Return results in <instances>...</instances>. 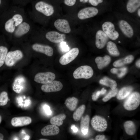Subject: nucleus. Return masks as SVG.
<instances>
[{
    "instance_id": "nucleus-28",
    "label": "nucleus",
    "mask_w": 140,
    "mask_h": 140,
    "mask_svg": "<svg viewBox=\"0 0 140 140\" xmlns=\"http://www.w3.org/2000/svg\"><path fill=\"white\" fill-rule=\"evenodd\" d=\"M66 117V115L64 114H61L52 117L50 120V123L51 124L59 127L63 123V120Z\"/></svg>"
},
{
    "instance_id": "nucleus-19",
    "label": "nucleus",
    "mask_w": 140,
    "mask_h": 140,
    "mask_svg": "<svg viewBox=\"0 0 140 140\" xmlns=\"http://www.w3.org/2000/svg\"><path fill=\"white\" fill-rule=\"evenodd\" d=\"M32 122L31 118L28 116L13 117L11 121L12 125L14 127H22L28 125Z\"/></svg>"
},
{
    "instance_id": "nucleus-34",
    "label": "nucleus",
    "mask_w": 140,
    "mask_h": 140,
    "mask_svg": "<svg viewBox=\"0 0 140 140\" xmlns=\"http://www.w3.org/2000/svg\"><path fill=\"white\" fill-rule=\"evenodd\" d=\"M118 92V90L117 88H115L113 90H111L109 93L102 99L103 102H106L111 98L115 96L117 94Z\"/></svg>"
},
{
    "instance_id": "nucleus-11",
    "label": "nucleus",
    "mask_w": 140,
    "mask_h": 140,
    "mask_svg": "<svg viewBox=\"0 0 140 140\" xmlns=\"http://www.w3.org/2000/svg\"><path fill=\"white\" fill-rule=\"evenodd\" d=\"M99 11L97 8L94 7H88L80 10L78 14V18L83 20L94 17L98 13Z\"/></svg>"
},
{
    "instance_id": "nucleus-16",
    "label": "nucleus",
    "mask_w": 140,
    "mask_h": 140,
    "mask_svg": "<svg viewBox=\"0 0 140 140\" xmlns=\"http://www.w3.org/2000/svg\"><path fill=\"white\" fill-rule=\"evenodd\" d=\"M118 24L120 29L125 36L131 38L133 36V29L127 22L125 20H121L119 21Z\"/></svg>"
},
{
    "instance_id": "nucleus-50",
    "label": "nucleus",
    "mask_w": 140,
    "mask_h": 140,
    "mask_svg": "<svg viewBox=\"0 0 140 140\" xmlns=\"http://www.w3.org/2000/svg\"><path fill=\"white\" fill-rule=\"evenodd\" d=\"M1 116H0V124L1 123Z\"/></svg>"
},
{
    "instance_id": "nucleus-27",
    "label": "nucleus",
    "mask_w": 140,
    "mask_h": 140,
    "mask_svg": "<svg viewBox=\"0 0 140 140\" xmlns=\"http://www.w3.org/2000/svg\"><path fill=\"white\" fill-rule=\"evenodd\" d=\"M133 88L130 86L123 88L118 92L117 99L119 100L124 99L130 94Z\"/></svg>"
},
{
    "instance_id": "nucleus-47",
    "label": "nucleus",
    "mask_w": 140,
    "mask_h": 140,
    "mask_svg": "<svg viewBox=\"0 0 140 140\" xmlns=\"http://www.w3.org/2000/svg\"><path fill=\"white\" fill-rule=\"evenodd\" d=\"M88 0H79L80 2L83 3H86L88 1Z\"/></svg>"
},
{
    "instance_id": "nucleus-25",
    "label": "nucleus",
    "mask_w": 140,
    "mask_h": 140,
    "mask_svg": "<svg viewBox=\"0 0 140 140\" xmlns=\"http://www.w3.org/2000/svg\"><path fill=\"white\" fill-rule=\"evenodd\" d=\"M134 57L132 55H129L124 58L118 60L113 64V65L116 67H120L126 64L131 63L134 60Z\"/></svg>"
},
{
    "instance_id": "nucleus-13",
    "label": "nucleus",
    "mask_w": 140,
    "mask_h": 140,
    "mask_svg": "<svg viewBox=\"0 0 140 140\" xmlns=\"http://www.w3.org/2000/svg\"><path fill=\"white\" fill-rule=\"evenodd\" d=\"M31 47L34 51L44 54L48 57H51L53 54V48L47 45L35 43L31 45Z\"/></svg>"
},
{
    "instance_id": "nucleus-22",
    "label": "nucleus",
    "mask_w": 140,
    "mask_h": 140,
    "mask_svg": "<svg viewBox=\"0 0 140 140\" xmlns=\"http://www.w3.org/2000/svg\"><path fill=\"white\" fill-rule=\"evenodd\" d=\"M140 0H128L126 8L127 11L130 13H133L140 7Z\"/></svg>"
},
{
    "instance_id": "nucleus-29",
    "label": "nucleus",
    "mask_w": 140,
    "mask_h": 140,
    "mask_svg": "<svg viewBox=\"0 0 140 140\" xmlns=\"http://www.w3.org/2000/svg\"><path fill=\"white\" fill-rule=\"evenodd\" d=\"M107 48L109 53L113 56H117L120 54L116 45L112 41H110L107 42Z\"/></svg>"
},
{
    "instance_id": "nucleus-31",
    "label": "nucleus",
    "mask_w": 140,
    "mask_h": 140,
    "mask_svg": "<svg viewBox=\"0 0 140 140\" xmlns=\"http://www.w3.org/2000/svg\"><path fill=\"white\" fill-rule=\"evenodd\" d=\"M85 109V106L82 104L77 108L74 112L73 115V118L75 121L80 120L84 113Z\"/></svg>"
},
{
    "instance_id": "nucleus-40",
    "label": "nucleus",
    "mask_w": 140,
    "mask_h": 140,
    "mask_svg": "<svg viewBox=\"0 0 140 140\" xmlns=\"http://www.w3.org/2000/svg\"><path fill=\"white\" fill-rule=\"evenodd\" d=\"M89 3L92 5L96 6L103 2V0H89Z\"/></svg>"
},
{
    "instance_id": "nucleus-7",
    "label": "nucleus",
    "mask_w": 140,
    "mask_h": 140,
    "mask_svg": "<svg viewBox=\"0 0 140 140\" xmlns=\"http://www.w3.org/2000/svg\"><path fill=\"white\" fill-rule=\"evenodd\" d=\"M102 29L108 37L111 40H115L118 38L119 33L115 30L114 25L111 22H104L102 25Z\"/></svg>"
},
{
    "instance_id": "nucleus-44",
    "label": "nucleus",
    "mask_w": 140,
    "mask_h": 140,
    "mask_svg": "<svg viewBox=\"0 0 140 140\" xmlns=\"http://www.w3.org/2000/svg\"><path fill=\"white\" fill-rule=\"evenodd\" d=\"M106 89H105L104 88H102L101 90V95H103L105 94L106 92Z\"/></svg>"
},
{
    "instance_id": "nucleus-14",
    "label": "nucleus",
    "mask_w": 140,
    "mask_h": 140,
    "mask_svg": "<svg viewBox=\"0 0 140 140\" xmlns=\"http://www.w3.org/2000/svg\"><path fill=\"white\" fill-rule=\"evenodd\" d=\"M45 36L46 38L50 41L56 43H59L63 41L66 38L65 34H60L54 31L47 32Z\"/></svg>"
},
{
    "instance_id": "nucleus-5",
    "label": "nucleus",
    "mask_w": 140,
    "mask_h": 140,
    "mask_svg": "<svg viewBox=\"0 0 140 140\" xmlns=\"http://www.w3.org/2000/svg\"><path fill=\"white\" fill-rule=\"evenodd\" d=\"M140 103V95L137 92L133 93L125 101L123 106L124 108L129 111L135 110Z\"/></svg>"
},
{
    "instance_id": "nucleus-36",
    "label": "nucleus",
    "mask_w": 140,
    "mask_h": 140,
    "mask_svg": "<svg viewBox=\"0 0 140 140\" xmlns=\"http://www.w3.org/2000/svg\"><path fill=\"white\" fill-rule=\"evenodd\" d=\"M3 0H0V18L3 14L9 8L4 5Z\"/></svg>"
},
{
    "instance_id": "nucleus-33",
    "label": "nucleus",
    "mask_w": 140,
    "mask_h": 140,
    "mask_svg": "<svg viewBox=\"0 0 140 140\" xmlns=\"http://www.w3.org/2000/svg\"><path fill=\"white\" fill-rule=\"evenodd\" d=\"M18 81L17 79L15 80L13 85V90L17 93H19L21 91L22 89L23 88L24 82L23 81Z\"/></svg>"
},
{
    "instance_id": "nucleus-32",
    "label": "nucleus",
    "mask_w": 140,
    "mask_h": 140,
    "mask_svg": "<svg viewBox=\"0 0 140 140\" xmlns=\"http://www.w3.org/2000/svg\"><path fill=\"white\" fill-rule=\"evenodd\" d=\"M127 68L123 67L119 69L113 68L110 70L111 72L113 74H116L119 78H121L123 76L127 73Z\"/></svg>"
},
{
    "instance_id": "nucleus-9",
    "label": "nucleus",
    "mask_w": 140,
    "mask_h": 140,
    "mask_svg": "<svg viewBox=\"0 0 140 140\" xmlns=\"http://www.w3.org/2000/svg\"><path fill=\"white\" fill-rule=\"evenodd\" d=\"M55 77V74L51 72H40L35 75L34 80L38 83L47 84L54 80Z\"/></svg>"
},
{
    "instance_id": "nucleus-39",
    "label": "nucleus",
    "mask_w": 140,
    "mask_h": 140,
    "mask_svg": "<svg viewBox=\"0 0 140 140\" xmlns=\"http://www.w3.org/2000/svg\"><path fill=\"white\" fill-rule=\"evenodd\" d=\"M100 95H101V90H98L94 93L92 96L93 100V101H96Z\"/></svg>"
},
{
    "instance_id": "nucleus-12",
    "label": "nucleus",
    "mask_w": 140,
    "mask_h": 140,
    "mask_svg": "<svg viewBox=\"0 0 140 140\" xmlns=\"http://www.w3.org/2000/svg\"><path fill=\"white\" fill-rule=\"evenodd\" d=\"M63 87V85L60 81L53 80L50 83L43 85L41 89L43 92L46 93L57 92L60 90Z\"/></svg>"
},
{
    "instance_id": "nucleus-2",
    "label": "nucleus",
    "mask_w": 140,
    "mask_h": 140,
    "mask_svg": "<svg viewBox=\"0 0 140 140\" xmlns=\"http://www.w3.org/2000/svg\"><path fill=\"white\" fill-rule=\"evenodd\" d=\"M36 30L34 23L28 17L16 29L11 38L22 39L32 35Z\"/></svg>"
},
{
    "instance_id": "nucleus-24",
    "label": "nucleus",
    "mask_w": 140,
    "mask_h": 140,
    "mask_svg": "<svg viewBox=\"0 0 140 140\" xmlns=\"http://www.w3.org/2000/svg\"><path fill=\"white\" fill-rule=\"evenodd\" d=\"M78 102L77 98L74 97H69L65 101L64 104L70 111H74L76 109Z\"/></svg>"
},
{
    "instance_id": "nucleus-21",
    "label": "nucleus",
    "mask_w": 140,
    "mask_h": 140,
    "mask_svg": "<svg viewBox=\"0 0 140 140\" xmlns=\"http://www.w3.org/2000/svg\"><path fill=\"white\" fill-rule=\"evenodd\" d=\"M111 58L108 55H106L103 57H98L96 58L95 61L98 68L101 69L107 66L110 62Z\"/></svg>"
},
{
    "instance_id": "nucleus-43",
    "label": "nucleus",
    "mask_w": 140,
    "mask_h": 140,
    "mask_svg": "<svg viewBox=\"0 0 140 140\" xmlns=\"http://www.w3.org/2000/svg\"><path fill=\"white\" fill-rule=\"evenodd\" d=\"M71 128L73 130V131L74 132H76L78 131V128L76 127L74 124L72 125Z\"/></svg>"
},
{
    "instance_id": "nucleus-51",
    "label": "nucleus",
    "mask_w": 140,
    "mask_h": 140,
    "mask_svg": "<svg viewBox=\"0 0 140 140\" xmlns=\"http://www.w3.org/2000/svg\"></svg>"
},
{
    "instance_id": "nucleus-17",
    "label": "nucleus",
    "mask_w": 140,
    "mask_h": 140,
    "mask_svg": "<svg viewBox=\"0 0 140 140\" xmlns=\"http://www.w3.org/2000/svg\"><path fill=\"white\" fill-rule=\"evenodd\" d=\"M5 36L3 34H0V68L5 63L6 57L8 49L5 43Z\"/></svg>"
},
{
    "instance_id": "nucleus-42",
    "label": "nucleus",
    "mask_w": 140,
    "mask_h": 140,
    "mask_svg": "<svg viewBox=\"0 0 140 140\" xmlns=\"http://www.w3.org/2000/svg\"><path fill=\"white\" fill-rule=\"evenodd\" d=\"M105 138V136L104 135H98L96 136L95 139L96 140H103Z\"/></svg>"
},
{
    "instance_id": "nucleus-15",
    "label": "nucleus",
    "mask_w": 140,
    "mask_h": 140,
    "mask_svg": "<svg viewBox=\"0 0 140 140\" xmlns=\"http://www.w3.org/2000/svg\"><path fill=\"white\" fill-rule=\"evenodd\" d=\"M108 38L102 30H99L97 31L95 35V44L96 47L100 49L103 48L107 42Z\"/></svg>"
},
{
    "instance_id": "nucleus-35",
    "label": "nucleus",
    "mask_w": 140,
    "mask_h": 140,
    "mask_svg": "<svg viewBox=\"0 0 140 140\" xmlns=\"http://www.w3.org/2000/svg\"><path fill=\"white\" fill-rule=\"evenodd\" d=\"M8 99L7 93L5 91L2 92L0 94V106H4L6 105Z\"/></svg>"
},
{
    "instance_id": "nucleus-4",
    "label": "nucleus",
    "mask_w": 140,
    "mask_h": 140,
    "mask_svg": "<svg viewBox=\"0 0 140 140\" xmlns=\"http://www.w3.org/2000/svg\"><path fill=\"white\" fill-rule=\"evenodd\" d=\"M92 68L88 65L82 66L77 68L74 72L73 76L75 79H88L93 74Z\"/></svg>"
},
{
    "instance_id": "nucleus-48",
    "label": "nucleus",
    "mask_w": 140,
    "mask_h": 140,
    "mask_svg": "<svg viewBox=\"0 0 140 140\" xmlns=\"http://www.w3.org/2000/svg\"><path fill=\"white\" fill-rule=\"evenodd\" d=\"M138 16L140 17V8L138 9Z\"/></svg>"
},
{
    "instance_id": "nucleus-18",
    "label": "nucleus",
    "mask_w": 140,
    "mask_h": 140,
    "mask_svg": "<svg viewBox=\"0 0 140 140\" xmlns=\"http://www.w3.org/2000/svg\"><path fill=\"white\" fill-rule=\"evenodd\" d=\"M54 24L57 29L61 32L66 33L71 32L69 23L66 19H58L55 21Z\"/></svg>"
},
{
    "instance_id": "nucleus-8",
    "label": "nucleus",
    "mask_w": 140,
    "mask_h": 140,
    "mask_svg": "<svg viewBox=\"0 0 140 140\" xmlns=\"http://www.w3.org/2000/svg\"><path fill=\"white\" fill-rule=\"evenodd\" d=\"M91 124L93 128L99 132L104 131L107 127L106 120L103 117L97 115L95 116L92 118Z\"/></svg>"
},
{
    "instance_id": "nucleus-3",
    "label": "nucleus",
    "mask_w": 140,
    "mask_h": 140,
    "mask_svg": "<svg viewBox=\"0 0 140 140\" xmlns=\"http://www.w3.org/2000/svg\"><path fill=\"white\" fill-rule=\"evenodd\" d=\"M54 12L52 5L45 1H40L36 2L32 10L28 11V16L30 19L39 14L48 17L52 16Z\"/></svg>"
},
{
    "instance_id": "nucleus-10",
    "label": "nucleus",
    "mask_w": 140,
    "mask_h": 140,
    "mask_svg": "<svg viewBox=\"0 0 140 140\" xmlns=\"http://www.w3.org/2000/svg\"><path fill=\"white\" fill-rule=\"evenodd\" d=\"M79 51L77 47L72 48L61 57L59 62L62 65H66L74 60L78 55Z\"/></svg>"
},
{
    "instance_id": "nucleus-6",
    "label": "nucleus",
    "mask_w": 140,
    "mask_h": 140,
    "mask_svg": "<svg viewBox=\"0 0 140 140\" xmlns=\"http://www.w3.org/2000/svg\"><path fill=\"white\" fill-rule=\"evenodd\" d=\"M23 56L22 52L19 50L9 52L6 55L5 63L8 66H12L22 58Z\"/></svg>"
},
{
    "instance_id": "nucleus-30",
    "label": "nucleus",
    "mask_w": 140,
    "mask_h": 140,
    "mask_svg": "<svg viewBox=\"0 0 140 140\" xmlns=\"http://www.w3.org/2000/svg\"><path fill=\"white\" fill-rule=\"evenodd\" d=\"M99 83L102 85L110 87L111 90L116 88L117 85L115 81L106 77L100 80L99 81Z\"/></svg>"
},
{
    "instance_id": "nucleus-1",
    "label": "nucleus",
    "mask_w": 140,
    "mask_h": 140,
    "mask_svg": "<svg viewBox=\"0 0 140 140\" xmlns=\"http://www.w3.org/2000/svg\"><path fill=\"white\" fill-rule=\"evenodd\" d=\"M28 17L24 9L20 7L9 8L0 18V31L11 38L16 28Z\"/></svg>"
},
{
    "instance_id": "nucleus-38",
    "label": "nucleus",
    "mask_w": 140,
    "mask_h": 140,
    "mask_svg": "<svg viewBox=\"0 0 140 140\" xmlns=\"http://www.w3.org/2000/svg\"><path fill=\"white\" fill-rule=\"evenodd\" d=\"M76 0H64L65 4L68 6H71L74 5L76 3Z\"/></svg>"
},
{
    "instance_id": "nucleus-49",
    "label": "nucleus",
    "mask_w": 140,
    "mask_h": 140,
    "mask_svg": "<svg viewBox=\"0 0 140 140\" xmlns=\"http://www.w3.org/2000/svg\"><path fill=\"white\" fill-rule=\"evenodd\" d=\"M39 140H47L48 139H40Z\"/></svg>"
},
{
    "instance_id": "nucleus-46",
    "label": "nucleus",
    "mask_w": 140,
    "mask_h": 140,
    "mask_svg": "<svg viewBox=\"0 0 140 140\" xmlns=\"http://www.w3.org/2000/svg\"><path fill=\"white\" fill-rule=\"evenodd\" d=\"M4 136L3 135L0 133V140H3V139Z\"/></svg>"
},
{
    "instance_id": "nucleus-37",
    "label": "nucleus",
    "mask_w": 140,
    "mask_h": 140,
    "mask_svg": "<svg viewBox=\"0 0 140 140\" xmlns=\"http://www.w3.org/2000/svg\"><path fill=\"white\" fill-rule=\"evenodd\" d=\"M60 47L62 51L65 52H67L69 51V47L66 43L62 41L60 43Z\"/></svg>"
},
{
    "instance_id": "nucleus-23",
    "label": "nucleus",
    "mask_w": 140,
    "mask_h": 140,
    "mask_svg": "<svg viewBox=\"0 0 140 140\" xmlns=\"http://www.w3.org/2000/svg\"><path fill=\"white\" fill-rule=\"evenodd\" d=\"M90 117L88 115L81 117L80 123V128L82 133L86 135L88 133L89 127Z\"/></svg>"
},
{
    "instance_id": "nucleus-26",
    "label": "nucleus",
    "mask_w": 140,
    "mask_h": 140,
    "mask_svg": "<svg viewBox=\"0 0 140 140\" xmlns=\"http://www.w3.org/2000/svg\"><path fill=\"white\" fill-rule=\"evenodd\" d=\"M124 129L126 133L129 135H134L136 131V128L134 123L130 121L125 122L124 124Z\"/></svg>"
},
{
    "instance_id": "nucleus-45",
    "label": "nucleus",
    "mask_w": 140,
    "mask_h": 140,
    "mask_svg": "<svg viewBox=\"0 0 140 140\" xmlns=\"http://www.w3.org/2000/svg\"><path fill=\"white\" fill-rule=\"evenodd\" d=\"M140 59L138 60L136 62V66L140 68Z\"/></svg>"
},
{
    "instance_id": "nucleus-41",
    "label": "nucleus",
    "mask_w": 140,
    "mask_h": 140,
    "mask_svg": "<svg viewBox=\"0 0 140 140\" xmlns=\"http://www.w3.org/2000/svg\"><path fill=\"white\" fill-rule=\"evenodd\" d=\"M43 109L46 113L48 115H50L52 114V111L50 107L46 104H45L43 106Z\"/></svg>"
},
{
    "instance_id": "nucleus-20",
    "label": "nucleus",
    "mask_w": 140,
    "mask_h": 140,
    "mask_svg": "<svg viewBox=\"0 0 140 140\" xmlns=\"http://www.w3.org/2000/svg\"><path fill=\"white\" fill-rule=\"evenodd\" d=\"M60 129L58 127L53 124L47 125L43 128L41 133L44 136H54L59 134Z\"/></svg>"
}]
</instances>
